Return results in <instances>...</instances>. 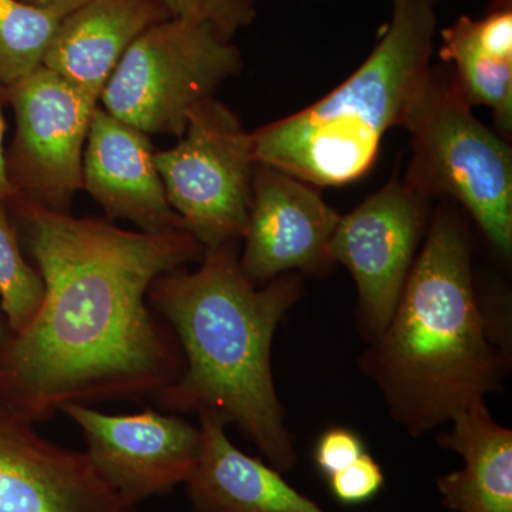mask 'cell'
<instances>
[{
  "label": "cell",
  "instance_id": "6da1fadb",
  "mask_svg": "<svg viewBox=\"0 0 512 512\" xmlns=\"http://www.w3.org/2000/svg\"><path fill=\"white\" fill-rule=\"evenodd\" d=\"M18 204L46 296L28 328L0 340V400L42 423L69 404L150 399L183 375L180 343L147 295L161 275L201 261L200 242Z\"/></svg>",
  "mask_w": 512,
  "mask_h": 512
},
{
  "label": "cell",
  "instance_id": "7a4b0ae2",
  "mask_svg": "<svg viewBox=\"0 0 512 512\" xmlns=\"http://www.w3.org/2000/svg\"><path fill=\"white\" fill-rule=\"evenodd\" d=\"M238 242L204 249L197 271H173L153 282L147 299L173 330L184 372L150 397L174 414L212 412L234 424L269 466L298 463L272 375L276 329L301 299L302 274L256 286L242 274Z\"/></svg>",
  "mask_w": 512,
  "mask_h": 512
},
{
  "label": "cell",
  "instance_id": "3957f363",
  "mask_svg": "<svg viewBox=\"0 0 512 512\" xmlns=\"http://www.w3.org/2000/svg\"><path fill=\"white\" fill-rule=\"evenodd\" d=\"M424 238L392 318L359 360L413 437L501 390L511 365L510 330L481 301L453 204L441 202Z\"/></svg>",
  "mask_w": 512,
  "mask_h": 512
},
{
  "label": "cell",
  "instance_id": "277c9868",
  "mask_svg": "<svg viewBox=\"0 0 512 512\" xmlns=\"http://www.w3.org/2000/svg\"><path fill=\"white\" fill-rule=\"evenodd\" d=\"M433 0H393V15L369 57L332 93L251 133L255 163L313 187L359 180L383 137L402 126L430 70Z\"/></svg>",
  "mask_w": 512,
  "mask_h": 512
},
{
  "label": "cell",
  "instance_id": "5b68a950",
  "mask_svg": "<svg viewBox=\"0 0 512 512\" xmlns=\"http://www.w3.org/2000/svg\"><path fill=\"white\" fill-rule=\"evenodd\" d=\"M453 72L430 67L402 126L412 138L407 184L453 200L504 258L512 254L511 147L474 116Z\"/></svg>",
  "mask_w": 512,
  "mask_h": 512
},
{
  "label": "cell",
  "instance_id": "8992f818",
  "mask_svg": "<svg viewBox=\"0 0 512 512\" xmlns=\"http://www.w3.org/2000/svg\"><path fill=\"white\" fill-rule=\"evenodd\" d=\"M241 69V53L217 30L168 19L128 47L99 101L111 116L148 136L181 138L192 110Z\"/></svg>",
  "mask_w": 512,
  "mask_h": 512
},
{
  "label": "cell",
  "instance_id": "52a82bcc",
  "mask_svg": "<svg viewBox=\"0 0 512 512\" xmlns=\"http://www.w3.org/2000/svg\"><path fill=\"white\" fill-rule=\"evenodd\" d=\"M156 165L171 208L202 247L244 237L256 163L251 133L234 111L214 97L202 101L180 143L156 153Z\"/></svg>",
  "mask_w": 512,
  "mask_h": 512
},
{
  "label": "cell",
  "instance_id": "ba28073f",
  "mask_svg": "<svg viewBox=\"0 0 512 512\" xmlns=\"http://www.w3.org/2000/svg\"><path fill=\"white\" fill-rule=\"evenodd\" d=\"M430 198L393 177L348 215L329 242L330 261L352 274L357 326L367 343L392 318L430 224Z\"/></svg>",
  "mask_w": 512,
  "mask_h": 512
},
{
  "label": "cell",
  "instance_id": "9c48e42d",
  "mask_svg": "<svg viewBox=\"0 0 512 512\" xmlns=\"http://www.w3.org/2000/svg\"><path fill=\"white\" fill-rule=\"evenodd\" d=\"M16 137L8 164L20 197L47 210L69 211L83 190V154L97 103L45 66L8 89Z\"/></svg>",
  "mask_w": 512,
  "mask_h": 512
},
{
  "label": "cell",
  "instance_id": "30bf717a",
  "mask_svg": "<svg viewBox=\"0 0 512 512\" xmlns=\"http://www.w3.org/2000/svg\"><path fill=\"white\" fill-rule=\"evenodd\" d=\"M60 412L82 430L97 473L134 507L187 483L200 461L201 427L178 414L146 409L113 416L83 404Z\"/></svg>",
  "mask_w": 512,
  "mask_h": 512
},
{
  "label": "cell",
  "instance_id": "8fae6325",
  "mask_svg": "<svg viewBox=\"0 0 512 512\" xmlns=\"http://www.w3.org/2000/svg\"><path fill=\"white\" fill-rule=\"evenodd\" d=\"M339 220L313 185L256 163L242 274L256 286L289 272L323 274L333 264L328 248Z\"/></svg>",
  "mask_w": 512,
  "mask_h": 512
},
{
  "label": "cell",
  "instance_id": "7c38bea8",
  "mask_svg": "<svg viewBox=\"0 0 512 512\" xmlns=\"http://www.w3.org/2000/svg\"><path fill=\"white\" fill-rule=\"evenodd\" d=\"M0 400V512H137L86 453L46 440Z\"/></svg>",
  "mask_w": 512,
  "mask_h": 512
},
{
  "label": "cell",
  "instance_id": "4fadbf2b",
  "mask_svg": "<svg viewBox=\"0 0 512 512\" xmlns=\"http://www.w3.org/2000/svg\"><path fill=\"white\" fill-rule=\"evenodd\" d=\"M83 190L107 217L130 221L141 232L187 231L167 200L148 134L97 106L84 147Z\"/></svg>",
  "mask_w": 512,
  "mask_h": 512
},
{
  "label": "cell",
  "instance_id": "5bb4252c",
  "mask_svg": "<svg viewBox=\"0 0 512 512\" xmlns=\"http://www.w3.org/2000/svg\"><path fill=\"white\" fill-rule=\"evenodd\" d=\"M168 19L158 0H87L59 23L42 66L97 103L128 47Z\"/></svg>",
  "mask_w": 512,
  "mask_h": 512
},
{
  "label": "cell",
  "instance_id": "9a60e30c",
  "mask_svg": "<svg viewBox=\"0 0 512 512\" xmlns=\"http://www.w3.org/2000/svg\"><path fill=\"white\" fill-rule=\"evenodd\" d=\"M202 453L185 483L192 512H329L299 493L274 467L228 439L218 414H198Z\"/></svg>",
  "mask_w": 512,
  "mask_h": 512
},
{
  "label": "cell",
  "instance_id": "2e32d148",
  "mask_svg": "<svg viewBox=\"0 0 512 512\" xmlns=\"http://www.w3.org/2000/svg\"><path fill=\"white\" fill-rule=\"evenodd\" d=\"M439 444L463 467L437 478L448 512H512V430L497 423L484 400L454 414Z\"/></svg>",
  "mask_w": 512,
  "mask_h": 512
},
{
  "label": "cell",
  "instance_id": "e0dca14e",
  "mask_svg": "<svg viewBox=\"0 0 512 512\" xmlns=\"http://www.w3.org/2000/svg\"><path fill=\"white\" fill-rule=\"evenodd\" d=\"M440 56L453 64L471 106L488 107L504 133L512 130V0H495L480 19L458 18L441 32Z\"/></svg>",
  "mask_w": 512,
  "mask_h": 512
},
{
  "label": "cell",
  "instance_id": "ac0fdd59",
  "mask_svg": "<svg viewBox=\"0 0 512 512\" xmlns=\"http://www.w3.org/2000/svg\"><path fill=\"white\" fill-rule=\"evenodd\" d=\"M66 15L20 0H0V87L8 90L42 66L47 47Z\"/></svg>",
  "mask_w": 512,
  "mask_h": 512
},
{
  "label": "cell",
  "instance_id": "d6986e66",
  "mask_svg": "<svg viewBox=\"0 0 512 512\" xmlns=\"http://www.w3.org/2000/svg\"><path fill=\"white\" fill-rule=\"evenodd\" d=\"M45 296L43 276L23 258L18 232L10 224L5 201H0V306L8 332L28 328Z\"/></svg>",
  "mask_w": 512,
  "mask_h": 512
},
{
  "label": "cell",
  "instance_id": "ffe728a7",
  "mask_svg": "<svg viewBox=\"0 0 512 512\" xmlns=\"http://www.w3.org/2000/svg\"><path fill=\"white\" fill-rule=\"evenodd\" d=\"M171 19L200 23L217 30L224 39L254 22V0H158Z\"/></svg>",
  "mask_w": 512,
  "mask_h": 512
},
{
  "label": "cell",
  "instance_id": "44dd1931",
  "mask_svg": "<svg viewBox=\"0 0 512 512\" xmlns=\"http://www.w3.org/2000/svg\"><path fill=\"white\" fill-rule=\"evenodd\" d=\"M330 493L343 505L365 504L383 490L384 471L369 453L328 478Z\"/></svg>",
  "mask_w": 512,
  "mask_h": 512
},
{
  "label": "cell",
  "instance_id": "7402d4cb",
  "mask_svg": "<svg viewBox=\"0 0 512 512\" xmlns=\"http://www.w3.org/2000/svg\"><path fill=\"white\" fill-rule=\"evenodd\" d=\"M363 453H366L365 443L359 434L345 427H333L320 436L313 457L320 473L329 478L350 466Z\"/></svg>",
  "mask_w": 512,
  "mask_h": 512
},
{
  "label": "cell",
  "instance_id": "603a6c76",
  "mask_svg": "<svg viewBox=\"0 0 512 512\" xmlns=\"http://www.w3.org/2000/svg\"><path fill=\"white\" fill-rule=\"evenodd\" d=\"M3 136H5V121H3L2 110H0V201L18 197L15 188L10 183L8 161H6L5 151H3Z\"/></svg>",
  "mask_w": 512,
  "mask_h": 512
},
{
  "label": "cell",
  "instance_id": "cb8c5ba5",
  "mask_svg": "<svg viewBox=\"0 0 512 512\" xmlns=\"http://www.w3.org/2000/svg\"><path fill=\"white\" fill-rule=\"evenodd\" d=\"M35 8L57 10V12L70 13L79 8L87 0H20Z\"/></svg>",
  "mask_w": 512,
  "mask_h": 512
},
{
  "label": "cell",
  "instance_id": "d4e9b609",
  "mask_svg": "<svg viewBox=\"0 0 512 512\" xmlns=\"http://www.w3.org/2000/svg\"><path fill=\"white\" fill-rule=\"evenodd\" d=\"M6 323H3L2 320H0V340L3 339V336L6 335Z\"/></svg>",
  "mask_w": 512,
  "mask_h": 512
},
{
  "label": "cell",
  "instance_id": "484cf974",
  "mask_svg": "<svg viewBox=\"0 0 512 512\" xmlns=\"http://www.w3.org/2000/svg\"><path fill=\"white\" fill-rule=\"evenodd\" d=\"M0 100H8V90L0 87Z\"/></svg>",
  "mask_w": 512,
  "mask_h": 512
},
{
  "label": "cell",
  "instance_id": "4316f807",
  "mask_svg": "<svg viewBox=\"0 0 512 512\" xmlns=\"http://www.w3.org/2000/svg\"><path fill=\"white\" fill-rule=\"evenodd\" d=\"M433 2H437V0H433Z\"/></svg>",
  "mask_w": 512,
  "mask_h": 512
}]
</instances>
